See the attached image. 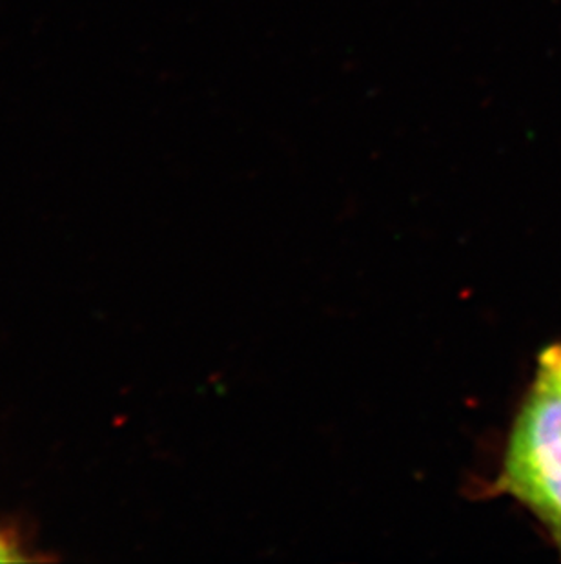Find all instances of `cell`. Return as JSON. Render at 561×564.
I'll use <instances>...</instances> for the list:
<instances>
[{
    "instance_id": "6da1fadb",
    "label": "cell",
    "mask_w": 561,
    "mask_h": 564,
    "mask_svg": "<svg viewBox=\"0 0 561 564\" xmlns=\"http://www.w3.org/2000/svg\"><path fill=\"white\" fill-rule=\"evenodd\" d=\"M494 491L525 506L561 555V369L546 352L508 435Z\"/></svg>"
},
{
    "instance_id": "7a4b0ae2",
    "label": "cell",
    "mask_w": 561,
    "mask_h": 564,
    "mask_svg": "<svg viewBox=\"0 0 561 564\" xmlns=\"http://www.w3.org/2000/svg\"><path fill=\"white\" fill-rule=\"evenodd\" d=\"M4 561H19V555L13 554L10 544L0 541V563H4Z\"/></svg>"
},
{
    "instance_id": "3957f363",
    "label": "cell",
    "mask_w": 561,
    "mask_h": 564,
    "mask_svg": "<svg viewBox=\"0 0 561 564\" xmlns=\"http://www.w3.org/2000/svg\"><path fill=\"white\" fill-rule=\"evenodd\" d=\"M547 357L551 358L552 362L558 364V368L561 369V344H557V346L547 347L546 351Z\"/></svg>"
}]
</instances>
